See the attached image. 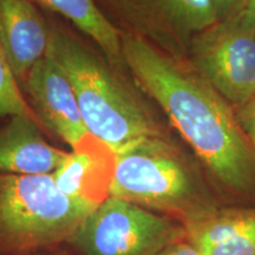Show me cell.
<instances>
[{
	"label": "cell",
	"mask_w": 255,
	"mask_h": 255,
	"mask_svg": "<svg viewBox=\"0 0 255 255\" xmlns=\"http://www.w3.org/2000/svg\"><path fill=\"white\" fill-rule=\"evenodd\" d=\"M159 255H201V253L184 238L170 245Z\"/></svg>",
	"instance_id": "16"
},
{
	"label": "cell",
	"mask_w": 255,
	"mask_h": 255,
	"mask_svg": "<svg viewBox=\"0 0 255 255\" xmlns=\"http://www.w3.org/2000/svg\"><path fill=\"white\" fill-rule=\"evenodd\" d=\"M97 206L64 194L52 175L0 174V255L69 245Z\"/></svg>",
	"instance_id": "4"
},
{
	"label": "cell",
	"mask_w": 255,
	"mask_h": 255,
	"mask_svg": "<svg viewBox=\"0 0 255 255\" xmlns=\"http://www.w3.org/2000/svg\"><path fill=\"white\" fill-rule=\"evenodd\" d=\"M68 154L46 142L32 117H8L0 128V174L52 175Z\"/></svg>",
	"instance_id": "10"
},
{
	"label": "cell",
	"mask_w": 255,
	"mask_h": 255,
	"mask_svg": "<svg viewBox=\"0 0 255 255\" xmlns=\"http://www.w3.org/2000/svg\"><path fill=\"white\" fill-rule=\"evenodd\" d=\"M187 62L232 105L255 97V24L233 13L191 43Z\"/></svg>",
	"instance_id": "6"
},
{
	"label": "cell",
	"mask_w": 255,
	"mask_h": 255,
	"mask_svg": "<svg viewBox=\"0 0 255 255\" xmlns=\"http://www.w3.org/2000/svg\"><path fill=\"white\" fill-rule=\"evenodd\" d=\"M62 15L95 41L111 65L128 72L122 52V31L104 13L96 0H31Z\"/></svg>",
	"instance_id": "13"
},
{
	"label": "cell",
	"mask_w": 255,
	"mask_h": 255,
	"mask_svg": "<svg viewBox=\"0 0 255 255\" xmlns=\"http://www.w3.org/2000/svg\"><path fill=\"white\" fill-rule=\"evenodd\" d=\"M201 255H255V208H222L184 223Z\"/></svg>",
	"instance_id": "11"
},
{
	"label": "cell",
	"mask_w": 255,
	"mask_h": 255,
	"mask_svg": "<svg viewBox=\"0 0 255 255\" xmlns=\"http://www.w3.org/2000/svg\"><path fill=\"white\" fill-rule=\"evenodd\" d=\"M234 13L245 23L255 24V0H244L240 7Z\"/></svg>",
	"instance_id": "18"
},
{
	"label": "cell",
	"mask_w": 255,
	"mask_h": 255,
	"mask_svg": "<svg viewBox=\"0 0 255 255\" xmlns=\"http://www.w3.org/2000/svg\"><path fill=\"white\" fill-rule=\"evenodd\" d=\"M115 154L98 141L69 152L52 174L60 191L75 199L100 205L109 197Z\"/></svg>",
	"instance_id": "12"
},
{
	"label": "cell",
	"mask_w": 255,
	"mask_h": 255,
	"mask_svg": "<svg viewBox=\"0 0 255 255\" xmlns=\"http://www.w3.org/2000/svg\"><path fill=\"white\" fill-rule=\"evenodd\" d=\"M51 26L31 0H0V44L19 84L47 55Z\"/></svg>",
	"instance_id": "9"
},
{
	"label": "cell",
	"mask_w": 255,
	"mask_h": 255,
	"mask_svg": "<svg viewBox=\"0 0 255 255\" xmlns=\"http://www.w3.org/2000/svg\"><path fill=\"white\" fill-rule=\"evenodd\" d=\"M109 196L182 225L220 207L199 163L167 135L148 137L115 155Z\"/></svg>",
	"instance_id": "3"
},
{
	"label": "cell",
	"mask_w": 255,
	"mask_h": 255,
	"mask_svg": "<svg viewBox=\"0 0 255 255\" xmlns=\"http://www.w3.org/2000/svg\"><path fill=\"white\" fill-rule=\"evenodd\" d=\"M234 110L239 126L255 148V97Z\"/></svg>",
	"instance_id": "15"
},
{
	"label": "cell",
	"mask_w": 255,
	"mask_h": 255,
	"mask_svg": "<svg viewBox=\"0 0 255 255\" xmlns=\"http://www.w3.org/2000/svg\"><path fill=\"white\" fill-rule=\"evenodd\" d=\"M244 0H214L220 20L229 17L240 7Z\"/></svg>",
	"instance_id": "17"
},
{
	"label": "cell",
	"mask_w": 255,
	"mask_h": 255,
	"mask_svg": "<svg viewBox=\"0 0 255 255\" xmlns=\"http://www.w3.org/2000/svg\"><path fill=\"white\" fill-rule=\"evenodd\" d=\"M32 255H76V253L72 251V248L69 245H65V246L55 247L50 248V250L38 252V253Z\"/></svg>",
	"instance_id": "19"
},
{
	"label": "cell",
	"mask_w": 255,
	"mask_h": 255,
	"mask_svg": "<svg viewBox=\"0 0 255 255\" xmlns=\"http://www.w3.org/2000/svg\"><path fill=\"white\" fill-rule=\"evenodd\" d=\"M17 115L32 117L37 121L0 44V119Z\"/></svg>",
	"instance_id": "14"
},
{
	"label": "cell",
	"mask_w": 255,
	"mask_h": 255,
	"mask_svg": "<svg viewBox=\"0 0 255 255\" xmlns=\"http://www.w3.org/2000/svg\"><path fill=\"white\" fill-rule=\"evenodd\" d=\"M184 238L176 220L109 196L87 216L69 246L76 255H159Z\"/></svg>",
	"instance_id": "5"
},
{
	"label": "cell",
	"mask_w": 255,
	"mask_h": 255,
	"mask_svg": "<svg viewBox=\"0 0 255 255\" xmlns=\"http://www.w3.org/2000/svg\"><path fill=\"white\" fill-rule=\"evenodd\" d=\"M47 55L69 76L89 133L115 155L167 135L136 83L69 31L51 26Z\"/></svg>",
	"instance_id": "2"
},
{
	"label": "cell",
	"mask_w": 255,
	"mask_h": 255,
	"mask_svg": "<svg viewBox=\"0 0 255 255\" xmlns=\"http://www.w3.org/2000/svg\"><path fill=\"white\" fill-rule=\"evenodd\" d=\"M96 1L126 26V32L141 37L175 58L184 60L195 37L220 20L214 0Z\"/></svg>",
	"instance_id": "7"
},
{
	"label": "cell",
	"mask_w": 255,
	"mask_h": 255,
	"mask_svg": "<svg viewBox=\"0 0 255 255\" xmlns=\"http://www.w3.org/2000/svg\"><path fill=\"white\" fill-rule=\"evenodd\" d=\"M21 90L39 124L71 146L72 151L96 141L85 127L69 76L52 57L46 55L30 70Z\"/></svg>",
	"instance_id": "8"
},
{
	"label": "cell",
	"mask_w": 255,
	"mask_h": 255,
	"mask_svg": "<svg viewBox=\"0 0 255 255\" xmlns=\"http://www.w3.org/2000/svg\"><path fill=\"white\" fill-rule=\"evenodd\" d=\"M128 72L189 145L220 189L255 195V148L242 131L235 110L187 60L156 49L122 31Z\"/></svg>",
	"instance_id": "1"
}]
</instances>
